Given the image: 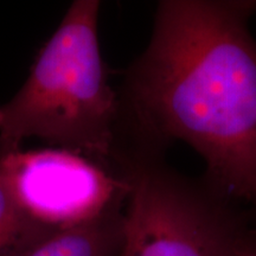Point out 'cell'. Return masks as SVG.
Returning a JSON list of instances; mask_svg holds the SVG:
<instances>
[{"mask_svg": "<svg viewBox=\"0 0 256 256\" xmlns=\"http://www.w3.org/2000/svg\"><path fill=\"white\" fill-rule=\"evenodd\" d=\"M98 0H76L32 64L26 81L0 106V154L28 138L78 153L119 172L121 101L98 42Z\"/></svg>", "mask_w": 256, "mask_h": 256, "instance_id": "7a4b0ae2", "label": "cell"}, {"mask_svg": "<svg viewBox=\"0 0 256 256\" xmlns=\"http://www.w3.org/2000/svg\"><path fill=\"white\" fill-rule=\"evenodd\" d=\"M256 0H164L148 46L119 92L120 136L132 153L180 140L206 178L249 202L256 190Z\"/></svg>", "mask_w": 256, "mask_h": 256, "instance_id": "6da1fadb", "label": "cell"}, {"mask_svg": "<svg viewBox=\"0 0 256 256\" xmlns=\"http://www.w3.org/2000/svg\"><path fill=\"white\" fill-rule=\"evenodd\" d=\"M247 256H256V240H255V242L252 243V246L250 250H249V252H248V255H247Z\"/></svg>", "mask_w": 256, "mask_h": 256, "instance_id": "ba28073f", "label": "cell"}, {"mask_svg": "<svg viewBox=\"0 0 256 256\" xmlns=\"http://www.w3.org/2000/svg\"><path fill=\"white\" fill-rule=\"evenodd\" d=\"M0 159L19 206L52 232L126 206L128 178L78 153L51 147Z\"/></svg>", "mask_w": 256, "mask_h": 256, "instance_id": "277c9868", "label": "cell"}, {"mask_svg": "<svg viewBox=\"0 0 256 256\" xmlns=\"http://www.w3.org/2000/svg\"><path fill=\"white\" fill-rule=\"evenodd\" d=\"M52 234L19 206L0 159V256H24Z\"/></svg>", "mask_w": 256, "mask_h": 256, "instance_id": "8992f818", "label": "cell"}, {"mask_svg": "<svg viewBox=\"0 0 256 256\" xmlns=\"http://www.w3.org/2000/svg\"><path fill=\"white\" fill-rule=\"evenodd\" d=\"M124 209L115 210L82 226L55 232L24 256H120Z\"/></svg>", "mask_w": 256, "mask_h": 256, "instance_id": "5b68a950", "label": "cell"}, {"mask_svg": "<svg viewBox=\"0 0 256 256\" xmlns=\"http://www.w3.org/2000/svg\"><path fill=\"white\" fill-rule=\"evenodd\" d=\"M130 190L120 256H247L256 240L240 200L208 179L185 177L162 156L126 170Z\"/></svg>", "mask_w": 256, "mask_h": 256, "instance_id": "3957f363", "label": "cell"}, {"mask_svg": "<svg viewBox=\"0 0 256 256\" xmlns=\"http://www.w3.org/2000/svg\"><path fill=\"white\" fill-rule=\"evenodd\" d=\"M249 204H252V206H254V209H255V211H256V190L254 191V194H252V197H250V200H249V202H248Z\"/></svg>", "mask_w": 256, "mask_h": 256, "instance_id": "52a82bcc", "label": "cell"}]
</instances>
